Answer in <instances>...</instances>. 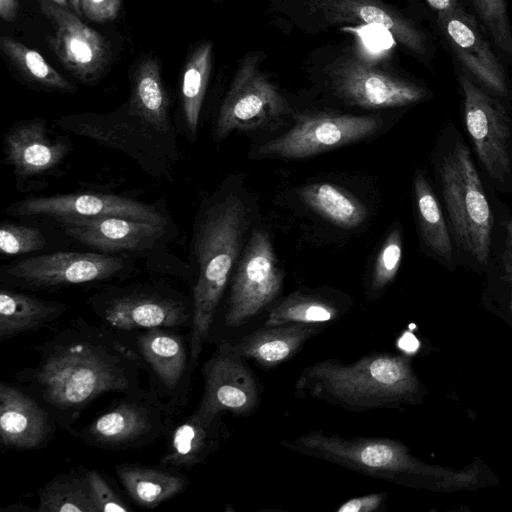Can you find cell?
Listing matches in <instances>:
<instances>
[{
	"instance_id": "cell-17",
	"label": "cell",
	"mask_w": 512,
	"mask_h": 512,
	"mask_svg": "<svg viewBox=\"0 0 512 512\" xmlns=\"http://www.w3.org/2000/svg\"><path fill=\"white\" fill-rule=\"evenodd\" d=\"M308 8L330 24L355 23L375 26L390 33L423 62L432 56L427 34L410 19L377 0H305Z\"/></svg>"
},
{
	"instance_id": "cell-6",
	"label": "cell",
	"mask_w": 512,
	"mask_h": 512,
	"mask_svg": "<svg viewBox=\"0 0 512 512\" xmlns=\"http://www.w3.org/2000/svg\"><path fill=\"white\" fill-rule=\"evenodd\" d=\"M439 179L452 237L477 264L488 263L493 217L468 146L457 140L441 157Z\"/></svg>"
},
{
	"instance_id": "cell-26",
	"label": "cell",
	"mask_w": 512,
	"mask_h": 512,
	"mask_svg": "<svg viewBox=\"0 0 512 512\" xmlns=\"http://www.w3.org/2000/svg\"><path fill=\"white\" fill-rule=\"evenodd\" d=\"M300 196L307 206L342 228H354L364 222L367 209L346 189L328 182L304 186Z\"/></svg>"
},
{
	"instance_id": "cell-24",
	"label": "cell",
	"mask_w": 512,
	"mask_h": 512,
	"mask_svg": "<svg viewBox=\"0 0 512 512\" xmlns=\"http://www.w3.org/2000/svg\"><path fill=\"white\" fill-rule=\"evenodd\" d=\"M220 418L207 421L195 412L173 431L162 463L190 467L202 463L220 443Z\"/></svg>"
},
{
	"instance_id": "cell-29",
	"label": "cell",
	"mask_w": 512,
	"mask_h": 512,
	"mask_svg": "<svg viewBox=\"0 0 512 512\" xmlns=\"http://www.w3.org/2000/svg\"><path fill=\"white\" fill-rule=\"evenodd\" d=\"M212 65V43L204 42L188 57L182 75V117L187 135L194 139Z\"/></svg>"
},
{
	"instance_id": "cell-36",
	"label": "cell",
	"mask_w": 512,
	"mask_h": 512,
	"mask_svg": "<svg viewBox=\"0 0 512 512\" xmlns=\"http://www.w3.org/2000/svg\"><path fill=\"white\" fill-rule=\"evenodd\" d=\"M45 245L43 233L34 227L9 222L0 226V251L6 256L40 251Z\"/></svg>"
},
{
	"instance_id": "cell-27",
	"label": "cell",
	"mask_w": 512,
	"mask_h": 512,
	"mask_svg": "<svg viewBox=\"0 0 512 512\" xmlns=\"http://www.w3.org/2000/svg\"><path fill=\"white\" fill-rule=\"evenodd\" d=\"M138 347L163 385L174 389L186 369L187 354L182 340L159 328L148 329L138 339Z\"/></svg>"
},
{
	"instance_id": "cell-1",
	"label": "cell",
	"mask_w": 512,
	"mask_h": 512,
	"mask_svg": "<svg viewBox=\"0 0 512 512\" xmlns=\"http://www.w3.org/2000/svg\"><path fill=\"white\" fill-rule=\"evenodd\" d=\"M247 227V207L232 191L212 196L195 217L190 243L194 271L190 338L193 362L201 354Z\"/></svg>"
},
{
	"instance_id": "cell-43",
	"label": "cell",
	"mask_w": 512,
	"mask_h": 512,
	"mask_svg": "<svg viewBox=\"0 0 512 512\" xmlns=\"http://www.w3.org/2000/svg\"><path fill=\"white\" fill-rule=\"evenodd\" d=\"M426 2L437 14L451 11L462 6L459 0H426Z\"/></svg>"
},
{
	"instance_id": "cell-2",
	"label": "cell",
	"mask_w": 512,
	"mask_h": 512,
	"mask_svg": "<svg viewBox=\"0 0 512 512\" xmlns=\"http://www.w3.org/2000/svg\"><path fill=\"white\" fill-rule=\"evenodd\" d=\"M298 397H311L359 412L422 401L426 390L404 355L373 353L353 363L325 359L299 375Z\"/></svg>"
},
{
	"instance_id": "cell-11",
	"label": "cell",
	"mask_w": 512,
	"mask_h": 512,
	"mask_svg": "<svg viewBox=\"0 0 512 512\" xmlns=\"http://www.w3.org/2000/svg\"><path fill=\"white\" fill-rule=\"evenodd\" d=\"M283 278L270 237L254 232L233 277L225 323L238 327L260 313L279 294Z\"/></svg>"
},
{
	"instance_id": "cell-44",
	"label": "cell",
	"mask_w": 512,
	"mask_h": 512,
	"mask_svg": "<svg viewBox=\"0 0 512 512\" xmlns=\"http://www.w3.org/2000/svg\"><path fill=\"white\" fill-rule=\"evenodd\" d=\"M53 1L54 3L60 5V6H63V7H67L68 6V3H67V0H51Z\"/></svg>"
},
{
	"instance_id": "cell-28",
	"label": "cell",
	"mask_w": 512,
	"mask_h": 512,
	"mask_svg": "<svg viewBox=\"0 0 512 512\" xmlns=\"http://www.w3.org/2000/svg\"><path fill=\"white\" fill-rule=\"evenodd\" d=\"M116 473L134 502L146 508L176 496L186 485V479L180 476L143 466L121 465Z\"/></svg>"
},
{
	"instance_id": "cell-32",
	"label": "cell",
	"mask_w": 512,
	"mask_h": 512,
	"mask_svg": "<svg viewBox=\"0 0 512 512\" xmlns=\"http://www.w3.org/2000/svg\"><path fill=\"white\" fill-rule=\"evenodd\" d=\"M0 47L26 80L52 91L76 92V87L55 70L37 51L8 36L0 38Z\"/></svg>"
},
{
	"instance_id": "cell-37",
	"label": "cell",
	"mask_w": 512,
	"mask_h": 512,
	"mask_svg": "<svg viewBox=\"0 0 512 512\" xmlns=\"http://www.w3.org/2000/svg\"><path fill=\"white\" fill-rule=\"evenodd\" d=\"M402 259L401 230L394 228L383 242L376 257L373 275V290L386 287L396 276Z\"/></svg>"
},
{
	"instance_id": "cell-20",
	"label": "cell",
	"mask_w": 512,
	"mask_h": 512,
	"mask_svg": "<svg viewBox=\"0 0 512 512\" xmlns=\"http://www.w3.org/2000/svg\"><path fill=\"white\" fill-rule=\"evenodd\" d=\"M100 315L120 330L179 326L188 319L184 303L156 290L127 289L107 296Z\"/></svg>"
},
{
	"instance_id": "cell-13",
	"label": "cell",
	"mask_w": 512,
	"mask_h": 512,
	"mask_svg": "<svg viewBox=\"0 0 512 512\" xmlns=\"http://www.w3.org/2000/svg\"><path fill=\"white\" fill-rule=\"evenodd\" d=\"M441 37L456 58L458 67L491 95L510 97L506 70L476 19L462 6L437 14Z\"/></svg>"
},
{
	"instance_id": "cell-14",
	"label": "cell",
	"mask_w": 512,
	"mask_h": 512,
	"mask_svg": "<svg viewBox=\"0 0 512 512\" xmlns=\"http://www.w3.org/2000/svg\"><path fill=\"white\" fill-rule=\"evenodd\" d=\"M204 392L195 413L213 421L222 413L248 415L260 403L259 383L245 358L231 343H222L203 365Z\"/></svg>"
},
{
	"instance_id": "cell-4",
	"label": "cell",
	"mask_w": 512,
	"mask_h": 512,
	"mask_svg": "<svg viewBox=\"0 0 512 512\" xmlns=\"http://www.w3.org/2000/svg\"><path fill=\"white\" fill-rule=\"evenodd\" d=\"M94 341L59 344L47 353L34 376L43 399L59 409H78L101 394L133 384L124 354Z\"/></svg>"
},
{
	"instance_id": "cell-18",
	"label": "cell",
	"mask_w": 512,
	"mask_h": 512,
	"mask_svg": "<svg viewBox=\"0 0 512 512\" xmlns=\"http://www.w3.org/2000/svg\"><path fill=\"white\" fill-rule=\"evenodd\" d=\"M64 233L101 253H144L168 237L169 226L120 217L71 218L58 221Z\"/></svg>"
},
{
	"instance_id": "cell-34",
	"label": "cell",
	"mask_w": 512,
	"mask_h": 512,
	"mask_svg": "<svg viewBox=\"0 0 512 512\" xmlns=\"http://www.w3.org/2000/svg\"><path fill=\"white\" fill-rule=\"evenodd\" d=\"M37 510L41 512H97L86 473L81 478L63 475L52 480L41 491Z\"/></svg>"
},
{
	"instance_id": "cell-12",
	"label": "cell",
	"mask_w": 512,
	"mask_h": 512,
	"mask_svg": "<svg viewBox=\"0 0 512 512\" xmlns=\"http://www.w3.org/2000/svg\"><path fill=\"white\" fill-rule=\"evenodd\" d=\"M14 217H48L57 222L71 218L120 217L169 226L168 214L159 205L116 194L70 193L30 197L7 208Z\"/></svg>"
},
{
	"instance_id": "cell-45",
	"label": "cell",
	"mask_w": 512,
	"mask_h": 512,
	"mask_svg": "<svg viewBox=\"0 0 512 512\" xmlns=\"http://www.w3.org/2000/svg\"><path fill=\"white\" fill-rule=\"evenodd\" d=\"M508 281H509V283L511 284V287H512V276L511 275H508ZM510 310H511V313H512V290H511V299H510Z\"/></svg>"
},
{
	"instance_id": "cell-23",
	"label": "cell",
	"mask_w": 512,
	"mask_h": 512,
	"mask_svg": "<svg viewBox=\"0 0 512 512\" xmlns=\"http://www.w3.org/2000/svg\"><path fill=\"white\" fill-rule=\"evenodd\" d=\"M152 410L136 401H123L100 415L87 428L88 440L104 447H128L152 432Z\"/></svg>"
},
{
	"instance_id": "cell-41",
	"label": "cell",
	"mask_w": 512,
	"mask_h": 512,
	"mask_svg": "<svg viewBox=\"0 0 512 512\" xmlns=\"http://www.w3.org/2000/svg\"><path fill=\"white\" fill-rule=\"evenodd\" d=\"M18 0H0V16L6 22H12L18 14Z\"/></svg>"
},
{
	"instance_id": "cell-33",
	"label": "cell",
	"mask_w": 512,
	"mask_h": 512,
	"mask_svg": "<svg viewBox=\"0 0 512 512\" xmlns=\"http://www.w3.org/2000/svg\"><path fill=\"white\" fill-rule=\"evenodd\" d=\"M340 312L331 301L320 296L293 293L282 299L270 311L266 326L304 323L323 324L335 320Z\"/></svg>"
},
{
	"instance_id": "cell-3",
	"label": "cell",
	"mask_w": 512,
	"mask_h": 512,
	"mask_svg": "<svg viewBox=\"0 0 512 512\" xmlns=\"http://www.w3.org/2000/svg\"><path fill=\"white\" fill-rule=\"evenodd\" d=\"M298 453L399 484L455 491L472 488L479 481V467L454 470L425 463L402 442L384 437H349L308 431L281 443Z\"/></svg>"
},
{
	"instance_id": "cell-16",
	"label": "cell",
	"mask_w": 512,
	"mask_h": 512,
	"mask_svg": "<svg viewBox=\"0 0 512 512\" xmlns=\"http://www.w3.org/2000/svg\"><path fill=\"white\" fill-rule=\"evenodd\" d=\"M39 5L54 27L47 41L61 63L82 82L97 81L111 58L106 39L67 7L51 0H39Z\"/></svg>"
},
{
	"instance_id": "cell-7",
	"label": "cell",
	"mask_w": 512,
	"mask_h": 512,
	"mask_svg": "<svg viewBox=\"0 0 512 512\" xmlns=\"http://www.w3.org/2000/svg\"><path fill=\"white\" fill-rule=\"evenodd\" d=\"M465 125L476 154L490 177L504 182L512 175L511 119L499 98L457 68Z\"/></svg>"
},
{
	"instance_id": "cell-38",
	"label": "cell",
	"mask_w": 512,
	"mask_h": 512,
	"mask_svg": "<svg viewBox=\"0 0 512 512\" xmlns=\"http://www.w3.org/2000/svg\"><path fill=\"white\" fill-rule=\"evenodd\" d=\"M85 473L97 512L131 510L96 470H87Z\"/></svg>"
},
{
	"instance_id": "cell-21",
	"label": "cell",
	"mask_w": 512,
	"mask_h": 512,
	"mask_svg": "<svg viewBox=\"0 0 512 512\" xmlns=\"http://www.w3.org/2000/svg\"><path fill=\"white\" fill-rule=\"evenodd\" d=\"M50 431L47 416L40 406L18 388L0 385V436L4 447L35 449Z\"/></svg>"
},
{
	"instance_id": "cell-8",
	"label": "cell",
	"mask_w": 512,
	"mask_h": 512,
	"mask_svg": "<svg viewBox=\"0 0 512 512\" xmlns=\"http://www.w3.org/2000/svg\"><path fill=\"white\" fill-rule=\"evenodd\" d=\"M289 112L278 87L260 70L254 56L242 60L220 107L214 139L222 141L234 131L262 127Z\"/></svg>"
},
{
	"instance_id": "cell-39",
	"label": "cell",
	"mask_w": 512,
	"mask_h": 512,
	"mask_svg": "<svg viewBox=\"0 0 512 512\" xmlns=\"http://www.w3.org/2000/svg\"><path fill=\"white\" fill-rule=\"evenodd\" d=\"M74 11L94 22L115 19L120 11L121 0H69Z\"/></svg>"
},
{
	"instance_id": "cell-30",
	"label": "cell",
	"mask_w": 512,
	"mask_h": 512,
	"mask_svg": "<svg viewBox=\"0 0 512 512\" xmlns=\"http://www.w3.org/2000/svg\"><path fill=\"white\" fill-rule=\"evenodd\" d=\"M414 195L420 235L424 244L440 259L452 261L451 236L435 194L425 176L414 178Z\"/></svg>"
},
{
	"instance_id": "cell-40",
	"label": "cell",
	"mask_w": 512,
	"mask_h": 512,
	"mask_svg": "<svg viewBox=\"0 0 512 512\" xmlns=\"http://www.w3.org/2000/svg\"><path fill=\"white\" fill-rule=\"evenodd\" d=\"M386 498L385 493H372L344 502L337 512H373L380 508Z\"/></svg>"
},
{
	"instance_id": "cell-31",
	"label": "cell",
	"mask_w": 512,
	"mask_h": 512,
	"mask_svg": "<svg viewBox=\"0 0 512 512\" xmlns=\"http://www.w3.org/2000/svg\"><path fill=\"white\" fill-rule=\"evenodd\" d=\"M129 101L158 123L174 127L169 95L162 81L159 63L154 58H145L136 68Z\"/></svg>"
},
{
	"instance_id": "cell-22",
	"label": "cell",
	"mask_w": 512,
	"mask_h": 512,
	"mask_svg": "<svg viewBox=\"0 0 512 512\" xmlns=\"http://www.w3.org/2000/svg\"><path fill=\"white\" fill-rule=\"evenodd\" d=\"M320 328V324L304 323L265 325L233 346L245 359L272 369L291 359Z\"/></svg>"
},
{
	"instance_id": "cell-19",
	"label": "cell",
	"mask_w": 512,
	"mask_h": 512,
	"mask_svg": "<svg viewBox=\"0 0 512 512\" xmlns=\"http://www.w3.org/2000/svg\"><path fill=\"white\" fill-rule=\"evenodd\" d=\"M70 150L68 139L54 135L39 118L14 123L4 136L5 161L22 179L54 170Z\"/></svg>"
},
{
	"instance_id": "cell-9",
	"label": "cell",
	"mask_w": 512,
	"mask_h": 512,
	"mask_svg": "<svg viewBox=\"0 0 512 512\" xmlns=\"http://www.w3.org/2000/svg\"><path fill=\"white\" fill-rule=\"evenodd\" d=\"M380 126V119L372 115H298L289 131L261 145L257 155L261 158H305L365 139Z\"/></svg>"
},
{
	"instance_id": "cell-15",
	"label": "cell",
	"mask_w": 512,
	"mask_h": 512,
	"mask_svg": "<svg viewBox=\"0 0 512 512\" xmlns=\"http://www.w3.org/2000/svg\"><path fill=\"white\" fill-rule=\"evenodd\" d=\"M332 87L346 102L366 109L401 107L425 99V87L348 56L329 70Z\"/></svg>"
},
{
	"instance_id": "cell-10",
	"label": "cell",
	"mask_w": 512,
	"mask_h": 512,
	"mask_svg": "<svg viewBox=\"0 0 512 512\" xmlns=\"http://www.w3.org/2000/svg\"><path fill=\"white\" fill-rule=\"evenodd\" d=\"M129 268L106 253L60 251L25 258L2 268L9 281L30 288H51L112 279Z\"/></svg>"
},
{
	"instance_id": "cell-42",
	"label": "cell",
	"mask_w": 512,
	"mask_h": 512,
	"mask_svg": "<svg viewBox=\"0 0 512 512\" xmlns=\"http://www.w3.org/2000/svg\"><path fill=\"white\" fill-rule=\"evenodd\" d=\"M506 248L503 255V263L505 271L512 276V219L506 224Z\"/></svg>"
},
{
	"instance_id": "cell-35",
	"label": "cell",
	"mask_w": 512,
	"mask_h": 512,
	"mask_svg": "<svg viewBox=\"0 0 512 512\" xmlns=\"http://www.w3.org/2000/svg\"><path fill=\"white\" fill-rule=\"evenodd\" d=\"M467 3L494 48L512 64V23L507 0H467Z\"/></svg>"
},
{
	"instance_id": "cell-25",
	"label": "cell",
	"mask_w": 512,
	"mask_h": 512,
	"mask_svg": "<svg viewBox=\"0 0 512 512\" xmlns=\"http://www.w3.org/2000/svg\"><path fill=\"white\" fill-rule=\"evenodd\" d=\"M64 303L2 289L0 292V339L38 328L56 319Z\"/></svg>"
},
{
	"instance_id": "cell-5",
	"label": "cell",
	"mask_w": 512,
	"mask_h": 512,
	"mask_svg": "<svg viewBox=\"0 0 512 512\" xmlns=\"http://www.w3.org/2000/svg\"><path fill=\"white\" fill-rule=\"evenodd\" d=\"M55 123L67 132L127 154L155 177H169L179 161L175 128L159 124L129 100L110 113L68 115Z\"/></svg>"
}]
</instances>
